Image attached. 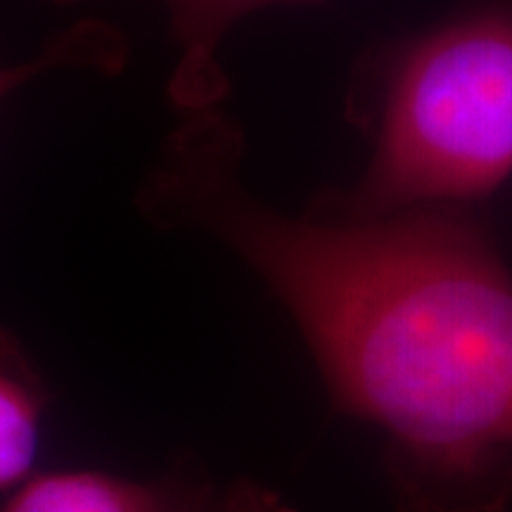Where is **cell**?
<instances>
[{"instance_id": "7", "label": "cell", "mask_w": 512, "mask_h": 512, "mask_svg": "<svg viewBox=\"0 0 512 512\" xmlns=\"http://www.w3.org/2000/svg\"><path fill=\"white\" fill-rule=\"evenodd\" d=\"M211 512H294V508L261 482L238 479L219 491Z\"/></svg>"}, {"instance_id": "6", "label": "cell", "mask_w": 512, "mask_h": 512, "mask_svg": "<svg viewBox=\"0 0 512 512\" xmlns=\"http://www.w3.org/2000/svg\"><path fill=\"white\" fill-rule=\"evenodd\" d=\"M126 46L117 31L100 22H81L64 34L55 36L36 57L0 67V100L15 93L19 86L36 79V76L53 72V69H98V72H114L124 67Z\"/></svg>"}, {"instance_id": "1", "label": "cell", "mask_w": 512, "mask_h": 512, "mask_svg": "<svg viewBox=\"0 0 512 512\" xmlns=\"http://www.w3.org/2000/svg\"><path fill=\"white\" fill-rule=\"evenodd\" d=\"M221 110L185 117L143 207L238 254L285 306L342 413L384 434L399 512L512 505V275L467 214L287 216L240 181Z\"/></svg>"}, {"instance_id": "2", "label": "cell", "mask_w": 512, "mask_h": 512, "mask_svg": "<svg viewBox=\"0 0 512 512\" xmlns=\"http://www.w3.org/2000/svg\"><path fill=\"white\" fill-rule=\"evenodd\" d=\"M512 174V5L465 12L399 48L373 162L339 214L370 219L494 192Z\"/></svg>"}, {"instance_id": "3", "label": "cell", "mask_w": 512, "mask_h": 512, "mask_svg": "<svg viewBox=\"0 0 512 512\" xmlns=\"http://www.w3.org/2000/svg\"><path fill=\"white\" fill-rule=\"evenodd\" d=\"M0 512H211L219 489L188 467L155 479L64 470L24 479Z\"/></svg>"}, {"instance_id": "5", "label": "cell", "mask_w": 512, "mask_h": 512, "mask_svg": "<svg viewBox=\"0 0 512 512\" xmlns=\"http://www.w3.org/2000/svg\"><path fill=\"white\" fill-rule=\"evenodd\" d=\"M48 403V384L34 361L17 337L0 330V491L29 479Z\"/></svg>"}, {"instance_id": "4", "label": "cell", "mask_w": 512, "mask_h": 512, "mask_svg": "<svg viewBox=\"0 0 512 512\" xmlns=\"http://www.w3.org/2000/svg\"><path fill=\"white\" fill-rule=\"evenodd\" d=\"M74 3V0H57ZM178 46L171 98L185 117L219 110L228 81L216 53L242 19L273 5H323L325 0H162Z\"/></svg>"}]
</instances>
